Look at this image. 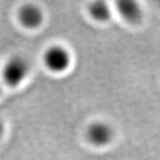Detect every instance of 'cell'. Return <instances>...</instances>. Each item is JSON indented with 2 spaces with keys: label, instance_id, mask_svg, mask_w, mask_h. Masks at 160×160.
I'll list each match as a JSON object with an SVG mask.
<instances>
[{
  "label": "cell",
  "instance_id": "obj_8",
  "mask_svg": "<svg viewBox=\"0 0 160 160\" xmlns=\"http://www.w3.org/2000/svg\"><path fill=\"white\" fill-rule=\"evenodd\" d=\"M0 94H1V86H0Z\"/></svg>",
  "mask_w": 160,
  "mask_h": 160
},
{
  "label": "cell",
  "instance_id": "obj_2",
  "mask_svg": "<svg viewBox=\"0 0 160 160\" xmlns=\"http://www.w3.org/2000/svg\"><path fill=\"white\" fill-rule=\"evenodd\" d=\"M29 73V66L21 57H13L6 63L3 69V78L8 86H19Z\"/></svg>",
  "mask_w": 160,
  "mask_h": 160
},
{
  "label": "cell",
  "instance_id": "obj_4",
  "mask_svg": "<svg viewBox=\"0 0 160 160\" xmlns=\"http://www.w3.org/2000/svg\"><path fill=\"white\" fill-rule=\"evenodd\" d=\"M18 17L20 22L28 29L39 27L44 20V14L41 9L34 5H26L21 7Z\"/></svg>",
  "mask_w": 160,
  "mask_h": 160
},
{
  "label": "cell",
  "instance_id": "obj_7",
  "mask_svg": "<svg viewBox=\"0 0 160 160\" xmlns=\"http://www.w3.org/2000/svg\"><path fill=\"white\" fill-rule=\"evenodd\" d=\"M4 130H5L4 124H3V122L0 120V138L2 137V135H3V133H4Z\"/></svg>",
  "mask_w": 160,
  "mask_h": 160
},
{
  "label": "cell",
  "instance_id": "obj_1",
  "mask_svg": "<svg viewBox=\"0 0 160 160\" xmlns=\"http://www.w3.org/2000/svg\"><path fill=\"white\" fill-rule=\"evenodd\" d=\"M44 62L52 72L62 73L69 67L71 57L66 48L61 46H53L48 48L45 52Z\"/></svg>",
  "mask_w": 160,
  "mask_h": 160
},
{
  "label": "cell",
  "instance_id": "obj_5",
  "mask_svg": "<svg viewBox=\"0 0 160 160\" xmlns=\"http://www.w3.org/2000/svg\"><path fill=\"white\" fill-rule=\"evenodd\" d=\"M120 15L126 21L135 22L142 17V9L137 2L132 0H122L117 3Z\"/></svg>",
  "mask_w": 160,
  "mask_h": 160
},
{
  "label": "cell",
  "instance_id": "obj_3",
  "mask_svg": "<svg viewBox=\"0 0 160 160\" xmlns=\"http://www.w3.org/2000/svg\"><path fill=\"white\" fill-rule=\"evenodd\" d=\"M113 130L104 122H95L87 129V139L97 147L108 145L113 139Z\"/></svg>",
  "mask_w": 160,
  "mask_h": 160
},
{
  "label": "cell",
  "instance_id": "obj_6",
  "mask_svg": "<svg viewBox=\"0 0 160 160\" xmlns=\"http://www.w3.org/2000/svg\"><path fill=\"white\" fill-rule=\"evenodd\" d=\"M91 16L98 22H107L111 16L109 6L102 1L92 3L89 7Z\"/></svg>",
  "mask_w": 160,
  "mask_h": 160
}]
</instances>
